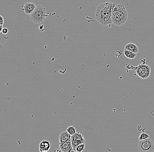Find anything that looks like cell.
Wrapping results in <instances>:
<instances>
[{
    "label": "cell",
    "instance_id": "1",
    "mask_svg": "<svg viewBox=\"0 0 154 152\" xmlns=\"http://www.w3.org/2000/svg\"><path fill=\"white\" fill-rule=\"evenodd\" d=\"M114 3L104 2L100 4L95 11L96 20L103 26H110L112 23V10Z\"/></svg>",
    "mask_w": 154,
    "mask_h": 152
},
{
    "label": "cell",
    "instance_id": "2",
    "mask_svg": "<svg viewBox=\"0 0 154 152\" xmlns=\"http://www.w3.org/2000/svg\"><path fill=\"white\" fill-rule=\"evenodd\" d=\"M30 15V20L32 22L36 23H41L44 22L50 16V14L46 12V8L44 7L38 5Z\"/></svg>",
    "mask_w": 154,
    "mask_h": 152
},
{
    "label": "cell",
    "instance_id": "3",
    "mask_svg": "<svg viewBox=\"0 0 154 152\" xmlns=\"http://www.w3.org/2000/svg\"><path fill=\"white\" fill-rule=\"evenodd\" d=\"M138 149L140 152H151L154 151V142L150 138L141 140L138 143Z\"/></svg>",
    "mask_w": 154,
    "mask_h": 152
},
{
    "label": "cell",
    "instance_id": "4",
    "mask_svg": "<svg viewBox=\"0 0 154 152\" xmlns=\"http://www.w3.org/2000/svg\"><path fill=\"white\" fill-rule=\"evenodd\" d=\"M136 73L142 79H146L151 74V67L148 65L140 64L136 70Z\"/></svg>",
    "mask_w": 154,
    "mask_h": 152
},
{
    "label": "cell",
    "instance_id": "5",
    "mask_svg": "<svg viewBox=\"0 0 154 152\" xmlns=\"http://www.w3.org/2000/svg\"><path fill=\"white\" fill-rule=\"evenodd\" d=\"M59 147L61 152H71L74 151L71 144V140L59 143Z\"/></svg>",
    "mask_w": 154,
    "mask_h": 152
},
{
    "label": "cell",
    "instance_id": "6",
    "mask_svg": "<svg viewBox=\"0 0 154 152\" xmlns=\"http://www.w3.org/2000/svg\"><path fill=\"white\" fill-rule=\"evenodd\" d=\"M36 6L35 4L32 2H27L23 6H22V9L27 15H31L35 9Z\"/></svg>",
    "mask_w": 154,
    "mask_h": 152
},
{
    "label": "cell",
    "instance_id": "7",
    "mask_svg": "<svg viewBox=\"0 0 154 152\" xmlns=\"http://www.w3.org/2000/svg\"><path fill=\"white\" fill-rule=\"evenodd\" d=\"M71 135H70L67 131H64L61 133L59 136V143H64L67 141L71 140Z\"/></svg>",
    "mask_w": 154,
    "mask_h": 152
},
{
    "label": "cell",
    "instance_id": "8",
    "mask_svg": "<svg viewBox=\"0 0 154 152\" xmlns=\"http://www.w3.org/2000/svg\"><path fill=\"white\" fill-rule=\"evenodd\" d=\"M112 23L117 26H121L124 24L119 15L116 13H112Z\"/></svg>",
    "mask_w": 154,
    "mask_h": 152
},
{
    "label": "cell",
    "instance_id": "9",
    "mask_svg": "<svg viewBox=\"0 0 154 152\" xmlns=\"http://www.w3.org/2000/svg\"><path fill=\"white\" fill-rule=\"evenodd\" d=\"M50 142L46 140H42L40 144V152H47L50 148Z\"/></svg>",
    "mask_w": 154,
    "mask_h": 152
},
{
    "label": "cell",
    "instance_id": "10",
    "mask_svg": "<svg viewBox=\"0 0 154 152\" xmlns=\"http://www.w3.org/2000/svg\"><path fill=\"white\" fill-rule=\"evenodd\" d=\"M125 49L135 53H138L139 51L138 46L133 43H129L126 44L125 46Z\"/></svg>",
    "mask_w": 154,
    "mask_h": 152
},
{
    "label": "cell",
    "instance_id": "11",
    "mask_svg": "<svg viewBox=\"0 0 154 152\" xmlns=\"http://www.w3.org/2000/svg\"><path fill=\"white\" fill-rule=\"evenodd\" d=\"M71 140H76L85 142L84 137H83V136L80 132H76L73 136H71Z\"/></svg>",
    "mask_w": 154,
    "mask_h": 152
},
{
    "label": "cell",
    "instance_id": "12",
    "mask_svg": "<svg viewBox=\"0 0 154 152\" xmlns=\"http://www.w3.org/2000/svg\"><path fill=\"white\" fill-rule=\"evenodd\" d=\"M117 14L119 15V16L120 18V19L122 20L123 21V22L125 24L126 21H127V19H128V13H127L126 10L122 11V12L118 13Z\"/></svg>",
    "mask_w": 154,
    "mask_h": 152
},
{
    "label": "cell",
    "instance_id": "13",
    "mask_svg": "<svg viewBox=\"0 0 154 152\" xmlns=\"http://www.w3.org/2000/svg\"><path fill=\"white\" fill-rule=\"evenodd\" d=\"M124 55L127 58L131 59H134L137 56V53H134L132 52L125 49L124 51Z\"/></svg>",
    "mask_w": 154,
    "mask_h": 152
},
{
    "label": "cell",
    "instance_id": "14",
    "mask_svg": "<svg viewBox=\"0 0 154 152\" xmlns=\"http://www.w3.org/2000/svg\"><path fill=\"white\" fill-rule=\"evenodd\" d=\"M71 144H72V148L74 151H76V149L77 147L79 145L82 143H85V141H79L76 140H71Z\"/></svg>",
    "mask_w": 154,
    "mask_h": 152
},
{
    "label": "cell",
    "instance_id": "15",
    "mask_svg": "<svg viewBox=\"0 0 154 152\" xmlns=\"http://www.w3.org/2000/svg\"><path fill=\"white\" fill-rule=\"evenodd\" d=\"M67 131L69 133L70 135L71 136L75 134L77 132L75 128V126H70L67 129Z\"/></svg>",
    "mask_w": 154,
    "mask_h": 152
},
{
    "label": "cell",
    "instance_id": "16",
    "mask_svg": "<svg viewBox=\"0 0 154 152\" xmlns=\"http://www.w3.org/2000/svg\"><path fill=\"white\" fill-rule=\"evenodd\" d=\"M149 136L148 135V134L145 133H142L141 134L140 136L139 137V140L141 141V140H144V139L149 138Z\"/></svg>",
    "mask_w": 154,
    "mask_h": 152
},
{
    "label": "cell",
    "instance_id": "17",
    "mask_svg": "<svg viewBox=\"0 0 154 152\" xmlns=\"http://www.w3.org/2000/svg\"><path fill=\"white\" fill-rule=\"evenodd\" d=\"M85 143H82V144H80L77 147L76 151H77V152H82L85 149Z\"/></svg>",
    "mask_w": 154,
    "mask_h": 152
},
{
    "label": "cell",
    "instance_id": "18",
    "mask_svg": "<svg viewBox=\"0 0 154 152\" xmlns=\"http://www.w3.org/2000/svg\"><path fill=\"white\" fill-rule=\"evenodd\" d=\"M1 32H2L4 34H7L8 32V29L6 28H3V29H2Z\"/></svg>",
    "mask_w": 154,
    "mask_h": 152
},
{
    "label": "cell",
    "instance_id": "19",
    "mask_svg": "<svg viewBox=\"0 0 154 152\" xmlns=\"http://www.w3.org/2000/svg\"><path fill=\"white\" fill-rule=\"evenodd\" d=\"M1 21H0V23H1V26H3L4 24V20L3 19V18L2 16H1Z\"/></svg>",
    "mask_w": 154,
    "mask_h": 152
}]
</instances>
